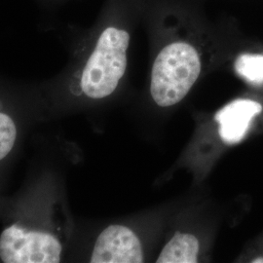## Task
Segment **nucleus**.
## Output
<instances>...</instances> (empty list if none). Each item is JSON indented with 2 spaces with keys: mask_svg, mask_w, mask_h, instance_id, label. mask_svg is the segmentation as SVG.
<instances>
[{
  "mask_svg": "<svg viewBox=\"0 0 263 263\" xmlns=\"http://www.w3.org/2000/svg\"><path fill=\"white\" fill-rule=\"evenodd\" d=\"M254 262H263V258H256V260H254Z\"/></svg>",
  "mask_w": 263,
  "mask_h": 263,
  "instance_id": "10",
  "label": "nucleus"
},
{
  "mask_svg": "<svg viewBox=\"0 0 263 263\" xmlns=\"http://www.w3.org/2000/svg\"><path fill=\"white\" fill-rule=\"evenodd\" d=\"M143 4L144 0H104L61 81L68 94L103 101L119 90L127 74L134 35L141 24Z\"/></svg>",
  "mask_w": 263,
  "mask_h": 263,
  "instance_id": "2",
  "label": "nucleus"
},
{
  "mask_svg": "<svg viewBox=\"0 0 263 263\" xmlns=\"http://www.w3.org/2000/svg\"><path fill=\"white\" fill-rule=\"evenodd\" d=\"M0 98V161L9 155L18 136L17 125L9 113L4 110Z\"/></svg>",
  "mask_w": 263,
  "mask_h": 263,
  "instance_id": "8",
  "label": "nucleus"
},
{
  "mask_svg": "<svg viewBox=\"0 0 263 263\" xmlns=\"http://www.w3.org/2000/svg\"><path fill=\"white\" fill-rule=\"evenodd\" d=\"M262 111V105L253 99H237L220 108L215 116L222 141L234 144L242 141L254 117Z\"/></svg>",
  "mask_w": 263,
  "mask_h": 263,
  "instance_id": "5",
  "label": "nucleus"
},
{
  "mask_svg": "<svg viewBox=\"0 0 263 263\" xmlns=\"http://www.w3.org/2000/svg\"><path fill=\"white\" fill-rule=\"evenodd\" d=\"M141 24L152 47L148 93L160 107L182 102L230 38L231 24L210 19L202 0H144Z\"/></svg>",
  "mask_w": 263,
  "mask_h": 263,
  "instance_id": "1",
  "label": "nucleus"
},
{
  "mask_svg": "<svg viewBox=\"0 0 263 263\" xmlns=\"http://www.w3.org/2000/svg\"><path fill=\"white\" fill-rule=\"evenodd\" d=\"M143 251L138 235L122 224L106 227L98 236L90 262L140 263L143 261Z\"/></svg>",
  "mask_w": 263,
  "mask_h": 263,
  "instance_id": "4",
  "label": "nucleus"
},
{
  "mask_svg": "<svg viewBox=\"0 0 263 263\" xmlns=\"http://www.w3.org/2000/svg\"><path fill=\"white\" fill-rule=\"evenodd\" d=\"M200 253L197 238L189 233L178 232L164 246L156 261L158 263H195Z\"/></svg>",
  "mask_w": 263,
  "mask_h": 263,
  "instance_id": "6",
  "label": "nucleus"
},
{
  "mask_svg": "<svg viewBox=\"0 0 263 263\" xmlns=\"http://www.w3.org/2000/svg\"><path fill=\"white\" fill-rule=\"evenodd\" d=\"M66 236L54 213L25 214L0 234V260L5 263H57Z\"/></svg>",
  "mask_w": 263,
  "mask_h": 263,
  "instance_id": "3",
  "label": "nucleus"
},
{
  "mask_svg": "<svg viewBox=\"0 0 263 263\" xmlns=\"http://www.w3.org/2000/svg\"><path fill=\"white\" fill-rule=\"evenodd\" d=\"M236 73L247 82L263 84V54L244 52L236 57L233 63Z\"/></svg>",
  "mask_w": 263,
  "mask_h": 263,
  "instance_id": "7",
  "label": "nucleus"
},
{
  "mask_svg": "<svg viewBox=\"0 0 263 263\" xmlns=\"http://www.w3.org/2000/svg\"><path fill=\"white\" fill-rule=\"evenodd\" d=\"M36 1L46 8H53V7L60 6L62 4H65L69 0H36Z\"/></svg>",
  "mask_w": 263,
  "mask_h": 263,
  "instance_id": "9",
  "label": "nucleus"
}]
</instances>
